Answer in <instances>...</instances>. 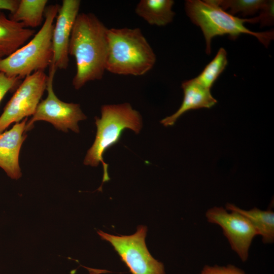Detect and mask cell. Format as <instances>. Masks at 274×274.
<instances>
[{
	"instance_id": "obj_3",
	"label": "cell",
	"mask_w": 274,
	"mask_h": 274,
	"mask_svg": "<svg viewBox=\"0 0 274 274\" xmlns=\"http://www.w3.org/2000/svg\"><path fill=\"white\" fill-rule=\"evenodd\" d=\"M185 9L192 22L201 29L208 55L211 52L212 40L217 36L228 35L231 39H235L242 33L249 34L256 37L266 47L274 38L273 30L254 32L244 25L246 22L258 23L257 17L239 18L223 10L214 0H187Z\"/></svg>"
},
{
	"instance_id": "obj_5",
	"label": "cell",
	"mask_w": 274,
	"mask_h": 274,
	"mask_svg": "<svg viewBox=\"0 0 274 274\" xmlns=\"http://www.w3.org/2000/svg\"><path fill=\"white\" fill-rule=\"evenodd\" d=\"M60 6L49 5L45 11V20L40 30L25 46L5 58H0V72L20 79L49 67L53 57L52 33L54 21Z\"/></svg>"
},
{
	"instance_id": "obj_23",
	"label": "cell",
	"mask_w": 274,
	"mask_h": 274,
	"mask_svg": "<svg viewBox=\"0 0 274 274\" xmlns=\"http://www.w3.org/2000/svg\"><path fill=\"white\" fill-rule=\"evenodd\" d=\"M85 267L89 271V274H101L109 272L106 270L95 269L87 267Z\"/></svg>"
},
{
	"instance_id": "obj_16",
	"label": "cell",
	"mask_w": 274,
	"mask_h": 274,
	"mask_svg": "<svg viewBox=\"0 0 274 274\" xmlns=\"http://www.w3.org/2000/svg\"><path fill=\"white\" fill-rule=\"evenodd\" d=\"M47 0H19L15 11L9 19L21 22L25 27H37L42 24Z\"/></svg>"
},
{
	"instance_id": "obj_15",
	"label": "cell",
	"mask_w": 274,
	"mask_h": 274,
	"mask_svg": "<svg viewBox=\"0 0 274 274\" xmlns=\"http://www.w3.org/2000/svg\"><path fill=\"white\" fill-rule=\"evenodd\" d=\"M226 210L237 212L244 216L252 224L258 235L262 236L264 244H271L274 241V213L271 210L262 211L254 207L244 210L228 203Z\"/></svg>"
},
{
	"instance_id": "obj_21",
	"label": "cell",
	"mask_w": 274,
	"mask_h": 274,
	"mask_svg": "<svg viewBox=\"0 0 274 274\" xmlns=\"http://www.w3.org/2000/svg\"><path fill=\"white\" fill-rule=\"evenodd\" d=\"M200 274H245L244 271L232 265L210 266L206 265Z\"/></svg>"
},
{
	"instance_id": "obj_17",
	"label": "cell",
	"mask_w": 274,
	"mask_h": 274,
	"mask_svg": "<svg viewBox=\"0 0 274 274\" xmlns=\"http://www.w3.org/2000/svg\"><path fill=\"white\" fill-rule=\"evenodd\" d=\"M227 62V52L223 48H220L214 59L194 79L199 84L211 89L216 79L224 70Z\"/></svg>"
},
{
	"instance_id": "obj_24",
	"label": "cell",
	"mask_w": 274,
	"mask_h": 274,
	"mask_svg": "<svg viewBox=\"0 0 274 274\" xmlns=\"http://www.w3.org/2000/svg\"><path fill=\"white\" fill-rule=\"evenodd\" d=\"M4 56V55L0 52V58H2Z\"/></svg>"
},
{
	"instance_id": "obj_6",
	"label": "cell",
	"mask_w": 274,
	"mask_h": 274,
	"mask_svg": "<svg viewBox=\"0 0 274 274\" xmlns=\"http://www.w3.org/2000/svg\"><path fill=\"white\" fill-rule=\"evenodd\" d=\"M147 231L146 226L140 225L130 235H114L101 230L97 233L112 245L132 274H165L163 263L154 259L147 248Z\"/></svg>"
},
{
	"instance_id": "obj_19",
	"label": "cell",
	"mask_w": 274,
	"mask_h": 274,
	"mask_svg": "<svg viewBox=\"0 0 274 274\" xmlns=\"http://www.w3.org/2000/svg\"><path fill=\"white\" fill-rule=\"evenodd\" d=\"M273 0H266L264 6L260 10L261 11L260 15L257 16L258 22L260 23V26L264 27L273 24Z\"/></svg>"
},
{
	"instance_id": "obj_8",
	"label": "cell",
	"mask_w": 274,
	"mask_h": 274,
	"mask_svg": "<svg viewBox=\"0 0 274 274\" xmlns=\"http://www.w3.org/2000/svg\"><path fill=\"white\" fill-rule=\"evenodd\" d=\"M47 78L44 71L34 72L25 78L0 116V134L11 124L33 115L46 89Z\"/></svg>"
},
{
	"instance_id": "obj_1",
	"label": "cell",
	"mask_w": 274,
	"mask_h": 274,
	"mask_svg": "<svg viewBox=\"0 0 274 274\" xmlns=\"http://www.w3.org/2000/svg\"><path fill=\"white\" fill-rule=\"evenodd\" d=\"M108 29L93 13L78 15L68 47V54L74 57L76 63V73L72 80L75 89L102 78L108 54Z\"/></svg>"
},
{
	"instance_id": "obj_7",
	"label": "cell",
	"mask_w": 274,
	"mask_h": 274,
	"mask_svg": "<svg viewBox=\"0 0 274 274\" xmlns=\"http://www.w3.org/2000/svg\"><path fill=\"white\" fill-rule=\"evenodd\" d=\"M56 70L50 65L46 89L47 96L39 102L32 117L27 122L26 132L32 129L35 122L45 121L58 130L66 132L71 129L79 133L78 122L87 118L79 104L62 101L55 94L53 82Z\"/></svg>"
},
{
	"instance_id": "obj_20",
	"label": "cell",
	"mask_w": 274,
	"mask_h": 274,
	"mask_svg": "<svg viewBox=\"0 0 274 274\" xmlns=\"http://www.w3.org/2000/svg\"><path fill=\"white\" fill-rule=\"evenodd\" d=\"M20 79L19 77L8 76L0 72V102L9 91L19 84Z\"/></svg>"
},
{
	"instance_id": "obj_9",
	"label": "cell",
	"mask_w": 274,
	"mask_h": 274,
	"mask_svg": "<svg viewBox=\"0 0 274 274\" xmlns=\"http://www.w3.org/2000/svg\"><path fill=\"white\" fill-rule=\"evenodd\" d=\"M208 221L219 225L231 248L242 261H246L253 238L258 235L250 222L235 211L229 213L221 207H214L206 213Z\"/></svg>"
},
{
	"instance_id": "obj_22",
	"label": "cell",
	"mask_w": 274,
	"mask_h": 274,
	"mask_svg": "<svg viewBox=\"0 0 274 274\" xmlns=\"http://www.w3.org/2000/svg\"><path fill=\"white\" fill-rule=\"evenodd\" d=\"M19 0H0V10L9 11L13 13L16 9Z\"/></svg>"
},
{
	"instance_id": "obj_10",
	"label": "cell",
	"mask_w": 274,
	"mask_h": 274,
	"mask_svg": "<svg viewBox=\"0 0 274 274\" xmlns=\"http://www.w3.org/2000/svg\"><path fill=\"white\" fill-rule=\"evenodd\" d=\"M80 4L79 0H63L59 7L52 33L53 57L50 64L56 70L68 67L70 37Z\"/></svg>"
},
{
	"instance_id": "obj_14",
	"label": "cell",
	"mask_w": 274,
	"mask_h": 274,
	"mask_svg": "<svg viewBox=\"0 0 274 274\" xmlns=\"http://www.w3.org/2000/svg\"><path fill=\"white\" fill-rule=\"evenodd\" d=\"M174 3L173 0H141L135 8V12L149 24L163 26L173 20Z\"/></svg>"
},
{
	"instance_id": "obj_2",
	"label": "cell",
	"mask_w": 274,
	"mask_h": 274,
	"mask_svg": "<svg viewBox=\"0 0 274 274\" xmlns=\"http://www.w3.org/2000/svg\"><path fill=\"white\" fill-rule=\"evenodd\" d=\"M106 71L119 75L142 76L154 66L156 56L139 28H108Z\"/></svg>"
},
{
	"instance_id": "obj_11",
	"label": "cell",
	"mask_w": 274,
	"mask_h": 274,
	"mask_svg": "<svg viewBox=\"0 0 274 274\" xmlns=\"http://www.w3.org/2000/svg\"><path fill=\"white\" fill-rule=\"evenodd\" d=\"M27 118L16 123L12 128L0 134V167L12 179L22 176L19 157L25 133Z\"/></svg>"
},
{
	"instance_id": "obj_18",
	"label": "cell",
	"mask_w": 274,
	"mask_h": 274,
	"mask_svg": "<svg viewBox=\"0 0 274 274\" xmlns=\"http://www.w3.org/2000/svg\"><path fill=\"white\" fill-rule=\"evenodd\" d=\"M221 9H229V13L234 15L250 16L260 11L266 0H214Z\"/></svg>"
},
{
	"instance_id": "obj_13",
	"label": "cell",
	"mask_w": 274,
	"mask_h": 274,
	"mask_svg": "<svg viewBox=\"0 0 274 274\" xmlns=\"http://www.w3.org/2000/svg\"><path fill=\"white\" fill-rule=\"evenodd\" d=\"M35 33V30L8 18L0 11V52L4 56L15 52Z\"/></svg>"
},
{
	"instance_id": "obj_12",
	"label": "cell",
	"mask_w": 274,
	"mask_h": 274,
	"mask_svg": "<svg viewBox=\"0 0 274 274\" xmlns=\"http://www.w3.org/2000/svg\"><path fill=\"white\" fill-rule=\"evenodd\" d=\"M181 87L184 92L183 102L174 114L161 120L160 123L165 126L173 125L181 116L189 110L211 108L217 103L210 89L199 84L194 79L184 81Z\"/></svg>"
},
{
	"instance_id": "obj_4",
	"label": "cell",
	"mask_w": 274,
	"mask_h": 274,
	"mask_svg": "<svg viewBox=\"0 0 274 274\" xmlns=\"http://www.w3.org/2000/svg\"><path fill=\"white\" fill-rule=\"evenodd\" d=\"M97 131L93 144L84 160L85 165L97 166L101 162L104 169L102 183L110 180L108 164L103 154L120 140L122 132L130 129L138 134L143 126L142 116L129 103L104 105L101 107V117H95Z\"/></svg>"
}]
</instances>
